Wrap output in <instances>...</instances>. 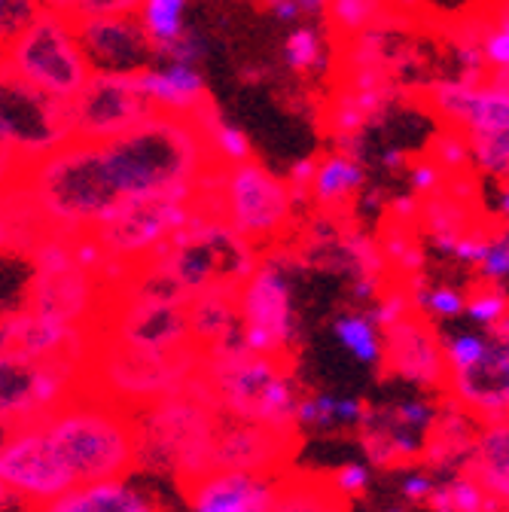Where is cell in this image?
Returning a JSON list of instances; mask_svg holds the SVG:
<instances>
[{"instance_id": "cell-20", "label": "cell", "mask_w": 509, "mask_h": 512, "mask_svg": "<svg viewBox=\"0 0 509 512\" xmlns=\"http://www.w3.org/2000/svg\"><path fill=\"white\" fill-rule=\"evenodd\" d=\"M449 394L479 421L509 415V336H488V348L470 369L449 372Z\"/></svg>"}, {"instance_id": "cell-49", "label": "cell", "mask_w": 509, "mask_h": 512, "mask_svg": "<svg viewBox=\"0 0 509 512\" xmlns=\"http://www.w3.org/2000/svg\"><path fill=\"white\" fill-rule=\"evenodd\" d=\"M314 168H317V159H302L290 168V192H293V199L296 202H305L308 199V189H311V177H314Z\"/></svg>"}, {"instance_id": "cell-1", "label": "cell", "mask_w": 509, "mask_h": 512, "mask_svg": "<svg viewBox=\"0 0 509 512\" xmlns=\"http://www.w3.org/2000/svg\"><path fill=\"white\" fill-rule=\"evenodd\" d=\"M101 159L125 199L199 192L223 165L193 113L162 110H153L129 132L104 141Z\"/></svg>"}, {"instance_id": "cell-11", "label": "cell", "mask_w": 509, "mask_h": 512, "mask_svg": "<svg viewBox=\"0 0 509 512\" xmlns=\"http://www.w3.org/2000/svg\"><path fill=\"white\" fill-rule=\"evenodd\" d=\"M4 55L25 80L61 101H71L92 77V64L83 52L74 19L49 7H40Z\"/></svg>"}, {"instance_id": "cell-2", "label": "cell", "mask_w": 509, "mask_h": 512, "mask_svg": "<svg viewBox=\"0 0 509 512\" xmlns=\"http://www.w3.org/2000/svg\"><path fill=\"white\" fill-rule=\"evenodd\" d=\"M40 424L77 485L129 476L132 467H138L135 412L89 384Z\"/></svg>"}, {"instance_id": "cell-45", "label": "cell", "mask_w": 509, "mask_h": 512, "mask_svg": "<svg viewBox=\"0 0 509 512\" xmlns=\"http://www.w3.org/2000/svg\"><path fill=\"white\" fill-rule=\"evenodd\" d=\"M330 482H333V488L342 494V497H357V494H363L366 491V485H369V467L366 464H345V467H339L333 476H330Z\"/></svg>"}, {"instance_id": "cell-30", "label": "cell", "mask_w": 509, "mask_h": 512, "mask_svg": "<svg viewBox=\"0 0 509 512\" xmlns=\"http://www.w3.org/2000/svg\"><path fill=\"white\" fill-rule=\"evenodd\" d=\"M388 10V0H327V19L333 34L342 40L363 34L369 28H378L381 16Z\"/></svg>"}, {"instance_id": "cell-32", "label": "cell", "mask_w": 509, "mask_h": 512, "mask_svg": "<svg viewBox=\"0 0 509 512\" xmlns=\"http://www.w3.org/2000/svg\"><path fill=\"white\" fill-rule=\"evenodd\" d=\"M467 128H509V95L488 83H476L461 132Z\"/></svg>"}, {"instance_id": "cell-37", "label": "cell", "mask_w": 509, "mask_h": 512, "mask_svg": "<svg viewBox=\"0 0 509 512\" xmlns=\"http://www.w3.org/2000/svg\"><path fill=\"white\" fill-rule=\"evenodd\" d=\"M445 491H449V500H452V512H500L491 497L482 491V485L464 470L461 476H455L449 485H445Z\"/></svg>"}, {"instance_id": "cell-24", "label": "cell", "mask_w": 509, "mask_h": 512, "mask_svg": "<svg viewBox=\"0 0 509 512\" xmlns=\"http://www.w3.org/2000/svg\"><path fill=\"white\" fill-rule=\"evenodd\" d=\"M46 512H162L156 497L129 476L86 482L46 506Z\"/></svg>"}, {"instance_id": "cell-9", "label": "cell", "mask_w": 509, "mask_h": 512, "mask_svg": "<svg viewBox=\"0 0 509 512\" xmlns=\"http://www.w3.org/2000/svg\"><path fill=\"white\" fill-rule=\"evenodd\" d=\"M89 351L25 354L0 348V418L10 427L43 421L89 384Z\"/></svg>"}, {"instance_id": "cell-42", "label": "cell", "mask_w": 509, "mask_h": 512, "mask_svg": "<svg viewBox=\"0 0 509 512\" xmlns=\"http://www.w3.org/2000/svg\"><path fill=\"white\" fill-rule=\"evenodd\" d=\"M424 311H430L433 317H442V320L461 317L467 311V293L458 287H445V284L430 287L424 296Z\"/></svg>"}, {"instance_id": "cell-48", "label": "cell", "mask_w": 509, "mask_h": 512, "mask_svg": "<svg viewBox=\"0 0 509 512\" xmlns=\"http://www.w3.org/2000/svg\"><path fill=\"white\" fill-rule=\"evenodd\" d=\"M141 0H74L71 19L80 16H110V13H135Z\"/></svg>"}, {"instance_id": "cell-8", "label": "cell", "mask_w": 509, "mask_h": 512, "mask_svg": "<svg viewBox=\"0 0 509 512\" xmlns=\"http://www.w3.org/2000/svg\"><path fill=\"white\" fill-rule=\"evenodd\" d=\"M104 278L89 269L77 250L74 235L55 232L31 253V281L25 308L61 327L95 330L107 302Z\"/></svg>"}, {"instance_id": "cell-3", "label": "cell", "mask_w": 509, "mask_h": 512, "mask_svg": "<svg viewBox=\"0 0 509 512\" xmlns=\"http://www.w3.org/2000/svg\"><path fill=\"white\" fill-rule=\"evenodd\" d=\"M25 183L58 232H92L110 220L125 196L116 189L95 141H68L22 168Z\"/></svg>"}, {"instance_id": "cell-41", "label": "cell", "mask_w": 509, "mask_h": 512, "mask_svg": "<svg viewBox=\"0 0 509 512\" xmlns=\"http://www.w3.org/2000/svg\"><path fill=\"white\" fill-rule=\"evenodd\" d=\"M476 269H479V278L491 284H500L503 278H509V229L491 235L488 250Z\"/></svg>"}, {"instance_id": "cell-43", "label": "cell", "mask_w": 509, "mask_h": 512, "mask_svg": "<svg viewBox=\"0 0 509 512\" xmlns=\"http://www.w3.org/2000/svg\"><path fill=\"white\" fill-rule=\"evenodd\" d=\"M409 311H415L412 296H409V290H406L403 284H397V287H391L388 293H381V299H378V305L372 308L369 317L378 324V330H385L388 324H394V320H400V317L409 314Z\"/></svg>"}, {"instance_id": "cell-34", "label": "cell", "mask_w": 509, "mask_h": 512, "mask_svg": "<svg viewBox=\"0 0 509 512\" xmlns=\"http://www.w3.org/2000/svg\"><path fill=\"white\" fill-rule=\"evenodd\" d=\"M424 156L433 159L445 171V177L473 171V159H470V147H467L464 132H458V128H449V125H442L439 132L430 138Z\"/></svg>"}, {"instance_id": "cell-31", "label": "cell", "mask_w": 509, "mask_h": 512, "mask_svg": "<svg viewBox=\"0 0 509 512\" xmlns=\"http://www.w3.org/2000/svg\"><path fill=\"white\" fill-rule=\"evenodd\" d=\"M135 16L141 19L147 37L153 40V46L168 43L171 37H177L186 25V0H141Z\"/></svg>"}, {"instance_id": "cell-50", "label": "cell", "mask_w": 509, "mask_h": 512, "mask_svg": "<svg viewBox=\"0 0 509 512\" xmlns=\"http://www.w3.org/2000/svg\"><path fill=\"white\" fill-rule=\"evenodd\" d=\"M22 162H19V156L4 144V141H0V186H7V183H13L19 174H22Z\"/></svg>"}, {"instance_id": "cell-46", "label": "cell", "mask_w": 509, "mask_h": 512, "mask_svg": "<svg viewBox=\"0 0 509 512\" xmlns=\"http://www.w3.org/2000/svg\"><path fill=\"white\" fill-rule=\"evenodd\" d=\"M412 189H415V196H430V192H436V189H442L445 186V171L433 162V159H427V156H421L415 165H412Z\"/></svg>"}, {"instance_id": "cell-54", "label": "cell", "mask_w": 509, "mask_h": 512, "mask_svg": "<svg viewBox=\"0 0 509 512\" xmlns=\"http://www.w3.org/2000/svg\"><path fill=\"white\" fill-rule=\"evenodd\" d=\"M10 503H13V497L7 494V488H4V485H0V512H4V509H7Z\"/></svg>"}, {"instance_id": "cell-5", "label": "cell", "mask_w": 509, "mask_h": 512, "mask_svg": "<svg viewBox=\"0 0 509 512\" xmlns=\"http://www.w3.org/2000/svg\"><path fill=\"white\" fill-rule=\"evenodd\" d=\"M260 260V247L238 235L223 217L196 211L193 220L147 263H153L156 272L189 302L205 293L238 296Z\"/></svg>"}, {"instance_id": "cell-7", "label": "cell", "mask_w": 509, "mask_h": 512, "mask_svg": "<svg viewBox=\"0 0 509 512\" xmlns=\"http://www.w3.org/2000/svg\"><path fill=\"white\" fill-rule=\"evenodd\" d=\"M202 348L186 345L177 351L141 348L104 330H95L89 388L122 403L125 409H144L162 397L183 391L202 369Z\"/></svg>"}, {"instance_id": "cell-19", "label": "cell", "mask_w": 509, "mask_h": 512, "mask_svg": "<svg viewBox=\"0 0 509 512\" xmlns=\"http://www.w3.org/2000/svg\"><path fill=\"white\" fill-rule=\"evenodd\" d=\"M296 430L250 424L238 418H220L214 442V470L278 473L293 452Z\"/></svg>"}, {"instance_id": "cell-27", "label": "cell", "mask_w": 509, "mask_h": 512, "mask_svg": "<svg viewBox=\"0 0 509 512\" xmlns=\"http://www.w3.org/2000/svg\"><path fill=\"white\" fill-rule=\"evenodd\" d=\"M199 119V125L205 128V135H208V144L214 150V156L223 162V165H235V162H244L253 156L250 150V138L244 135V128H238L235 122L223 119L220 110L211 104V98L193 113Z\"/></svg>"}, {"instance_id": "cell-13", "label": "cell", "mask_w": 509, "mask_h": 512, "mask_svg": "<svg viewBox=\"0 0 509 512\" xmlns=\"http://www.w3.org/2000/svg\"><path fill=\"white\" fill-rule=\"evenodd\" d=\"M0 141L22 165L74 141L68 101H61L25 80L0 52Z\"/></svg>"}, {"instance_id": "cell-16", "label": "cell", "mask_w": 509, "mask_h": 512, "mask_svg": "<svg viewBox=\"0 0 509 512\" xmlns=\"http://www.w3.org/2000/svg\"><path fill=\"white\" fill-rule=\"evenodd\" d=\"M156 107L141 92L135 74L92 71L86 86L68 101L74 138L104 144L147 119Z\"/></svg>"}, {"instance_id": "cell-52", "label": "cell", "mask_w": 509, "mask_h": 512, "mask_svg": "<svg viewBox=\"0 0 509 512\" xmlns=\"http://www.w3.org/2000/svg\"><path fill=\"white\" fill-rule=\"evenodd\" d=\"M485 83L494 86V89H500L503 95H509V64H503V68H488Z\"/></svg>"}, {"instance_id": "cell-26", "label": "cell", "mask_w": 509, "mask_h": 512, "mask_svg": "<svg viewBox=\"0 0 509 512\" xmlns=\"http://www.w3.org/2000/svg\"><path fill=\"white\" fill-rule=\"evenodd\" d=\"M275 512H348V497L333 488L330 476L281 473Z\"/></svg>"}, {"instance_id": "cell-29", "label": "cell", "mask_w": 509, "mask_h": 512, "mask_svg": "<svg viewBox=\"0 0 509 512\" xmlns=\"http://www.w3.org/2000/svg\"><path fill=\"white\" fill-rule=\"evenodd\" d=\"M473 168L509 183V128H467Z\"/></svg>"}, {"instance_id": "cell-18", "label": "cell", "mask_w": 509, "mask_h": 512, "mask_svg": "<svg viewBox=\"0 0 509 512\" xmlns=\"http://www.w3.org/2000/svg\"><path fill=\"white\" fill-rule=\"evenodd\" d=\"M74 28L92 71L138 74L156 61V46L135 13L80 16L74 19Z\"/></svg>"}, {"instance_id": "cell-17", "label": "cell", "mask_w": 509, "mask_h": 512, "mask_svg": "<svg viewBox=\"0 0 509 512\" xmlns=\"http://www.w3.org/2000/svg\"><path fill=\"white\" fill-rule=\"evenodd\" d=\"M378 366L424 391H449V360L424 311H409L381 330Z\"/></svg>"}, {"instance_id": "cell-21", "label": "cell", "mask_w": 509, "mask_h": 512, "mask_svg": "<svg viewBox=\"0 0 509 512\" xmlns=\"http://www.w3.org/2000/svg\"><path fill=\"white\" fill-rule=\"evenodd\" d=\"M281 473L211 470L189 482V512H275Z\"/></svg>"}, {"instance_id": "cell-25", "label": "cell", "mask_w": 509, "mask_h": 512, "mask_svg": "<svg viewBox=\"0 0 509 512\" xmlns=\"http://www.w3.org/2000/svg\"><path fill=\"white\" fill-rule=\"evenodd\" d=\"M363 165L357 162V156L348 153H330L324 159H317L314 177H311V189H308V202H314V208L330 217H342V211L351 208L354 196L363 189Z\"/></svg>"}, {"instance_id": "cell-14", "label": "cell", "mask_w": 509, "mask_h": 512, "mask_svg": "<svg viewBox=\"0 0 509 512\" xmlns=\"http://www.w3.org/2000/svg\"><path fill=\"white\" fill-rule=\"evenodd\" d=\"M241 345L247 351L287 357L296 339V308L287 269L278 256H266L238 290Z\"/></svg>"}, {"instance_id": "cell-10", "label": "cell", "mask_w": 509, "mask_h": 512, "mask_svg": "<svg viewBox=\"0 0 509 512\" xmlns=\"http://www.w3.org/2000/svg\"><path fill=\"white\" fill-rule=\"evenodd\" d=\"M196 214V192H165V196L125 199L122 208L92 229L95 244L113 269L116 287L135 266L156 256Z\"/></svg>"}, {"instance_id": "cell-4", "label": "cell", "mask_w": 509, "mask_h": 512, "mask_svg": "<svg viewBox=\"0 0 509 512\" xmlns=\"http://www.w3.org/2000/svg\"><path fill=\"white\" fill-rule=\"evenodd\" d=\"M220 412L199 375L183 391L162 397L135 412L138 427V464L180 473L186 482L214 470V442Z\"/></svg>"}, {"instance_id": "cell-44", "label": "cell", "mask_w": 509, "mask_h": 512, "mask_svg": "<svg viewBox=\"0 0 509 512\" xmlns=\"http://www.w3.org/2000/svg\"><path fill=\"white\" fill-rule=\"evenodd\" d=\"M388 412L400 427H409L415 433H427L433 418H436V409L430 403H424V400H409V403H400V406H394Z\"/></svg>"}, {"instance_id": "cell-12", "label": "cell", "mask_w": 509, "mask_h": 512, "mask_svg": "<svg viewBox=\"0 0 509 512\" xmlns=\"http://www.w3.org/2000/svg\"><path fill=\"white\" fill-rule=\"evenodd\" d=\"M217 202L220 217L257 247L278 244L293 229L296 199L287 180L272 174L253 156L235 165H223Z\"/></svg>"}, {"instance_id": "cell-36", "label": "cell", "mask_w": 509, "mask_h": 512, "mask_svg": "<svg viewBox=\"0 0 509 512\" xmlns=\"http://www.w3.org/2000/svg\"><path fill=\"white\" fill-rule=\"evenodd\" d=\"M296 427H317V430L342 427V421H339V397H333V394L299 397V406H296Z\"/></svg>"}, {"instance_id": "cell-38", "label": "cell", "mask_w": 509, "mask_h": 512, "mask_svg": "<svg viewBox=\"0 0 509 512\" xmlns=\"http://www.w3.org/2000/svg\"><path fill=\"white\" fill-rule=\"evenodd\" d=\"M40 13V0H0V52Z\"/></svg>"}, {"instance_id": "cell-51", "label": "cell", "mask_w": 509, "mask_h": 512, "mask_svg": "<svg viewBox=\"0 0 509 512\" xmlns=\"http://www.w3.org/2000/svg\"><path fill=\"white\" fill-rule=\"evenodd\" d=\"M433 491V479L427 476V473H412V476H406V482H403V494H406V500H415V503H421V500H427V494Z\"/></svg>"}, {"instance_id": "cell-39", "label": "cell", "mask_w": 509, "mask_h": 512, "mask_svg": "<svg viewBox=\"0 0 509 512\" xmlns=\"http://www.w3.org/2000/svg\"><path fill=\"white\" fill-rule=\"evenodd\" d=\"M205 37L196 28H183L177 37H171L168 43L156 46V58L165 61H180V64H196L205 58Z\"/></svg>"}, {"instance_id": "cell-47", "label": "cell", "mask_w": 509, "mask_h": 512, "mask_svg": "<svg viewBox=\"0 0 509 512\" xmlns=\"http://www.w3.org/2000/svg\"><path fill=\"white\" fill-rule=\"evenodd\" d=\"M278 22H296L299 16H317L327 10V0H266Z\"/></svg>"}, {"instance_id": "cell-53", "label": "cell", "mask_w": 509, "mask_h": 512, "mask_svg": "<svg viewBox=\"0 0 509 512\" xmlns=\"http://www.w3.org/2000/svg\"><path fill=\"white\" fill-rule=\"evenodd\" d=\"M71 4H74V0H40V7L58 10V13H65V16H71Z\"/></svg>"}, {"instance_id": "cell-33", "label": "cell", "mask_w": 509, "mask_h": 512, "mask_svg": "<svg viewBox=\"0 0 509 512\" xmlns=\"http://www.w3.org/2000/svg\"><path fill=\"white\" fill-rule=\"evenodd\" d=\"M324 58H327V46L321 31H314L311 25H299L287 34L284 61L293 74H311L314 68H321Z\"/></svg>"}, {"instance_id": "cell-35", "label": "cell", "mask_w": 509, "mask_h": 512, "mask_svg": "<svg viewBox=\"0 0 509 512\" xmlns=\"http://www.w3.org/2000/svg\"><path fill=\"white\" fill-rule=\"evenodd\" d=\"M464 314L479 327H491L503 314H509V296H506V290L500 284L482 281V287H476L473 299H467Z\"/></svg>"}, {"instance_id": "cell-40", "label": "cell", "mask_w": 509, "mask_h": 512, "mask_svg": "<svg viewBox=\"0 0 509 512\" xmlns=\"http://www.w3.org/2000/svg\"><path fill=\"white\" fill-rule=\"evenodd\" d=\"M485 348H488V339L485 336H476V333H461V336L445 339L442 351H445V360H449V372L470 369L473 363L482 360Z\"/></svg>"}, {"instance_id": "cell-28", "label": "cell", "mask_w": 509, "mask_h": 512, "mask_svg": "<svg viewBox=\"0 0 509 512\" xmlns=\"http://www.w3.org/2000/svg\"><path fill=\"white\" fill-rule=\"evenodd\" d=\"M333 333L339 339V345L357 357L366 366H378L381 363V330L369 314H339L333 320Z\"/></svg>"}, {"instance_id": "cell-57", "label": "cell", "mask_w": 509, "mask_h": 512, "mask_svg": "<svg viewBox=\"0 0 509 512\" xmlns=\"http://www.w3.org/2000/svg\"><path fill=\"white\" fill-rule=\"evenodd\" d=\"M388 512H403V509H388Z\"/></svg>"}, {"instance_id": "cell-23", "label": "cell", "mask_w": 509, "mask_h": 512, "mask_svg": "<svg viewBox=\"0 0 509 512\" xmlns=\"http://www.w3.org/2000/svg\"><path fill=\"white\" fill-rule=\"evenodd\" d=\"M135 80L147 101L162 113H196L208 101V86L196 64L165 61L162 68L150 64L135 74Z\"/></svg>"}, {"instance_id": "cell-55", "label": "cell", "mask_w": 509, "mask_h": 512, "mask_svg": "<svg viewBox=\"0 0 509 512\" xmlns=\"http://www.w3.org/2000/svg\"><path fill=\"white\" fill-rule=\"evenodd\" d=\"M400 162H403L400 153H388V156H385V165H400Z\"/></svg>"}, {"instance_id": "cell-22", "label": "cell", "mask_w": 509, "mask_h": 512, "mask_svg": "<svg viewBox=\"0 0 509 512\" xmlns=\"http://www.w3.org/2000/svg\"><path fill=\"white\" fill-rule=\"evenodd\" d=\"M464 470L482 485L500 512H509V415L479 421Z\"/></svg>"}, {"instance_id": "cell-56", "label": "cell", "mask_w": 509, "mask_h": 512, "mask_svg": "<svg viewBox=\"0 0 509 512\" xmlns=\"http://www.w3.org/2000/svg\"><path fill=\"white\" fill-rule=\"evenodd\" d=\"M25 512H46V506H28Z\"/></svg>"}, {"instance_id": "cell-6", "label": "cell", "mask_w": 509, "mask_h": 512, "mask_svg": "<svg viewBox=\"0 0 509 512\" xmlns=\"http://www.w3.org/2000/svg\"><path fill=\"white\" fill-rule=\"evenodd\" d=\"M202 378L220 415L281 430H299V394L287 357H269L247 351L244 345H229L205 354Z\"/></svg>"}, {"instance_id": "cell-15", "label": "cell", "mask_w": 509, "mask_h": 512, "mask_svg": "<svg viewBox=\"0 0 509 512\" xmlns=\"http://www.w3.org/2000/svg\"><path fill=\"white\" fill-rule=\"evenodd\" d=\"M0 485L25 506H49L77 488L74 473L61 461L40 421L10 427L0 442Z\"/></svg>"}]
</instances>
